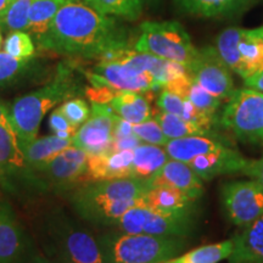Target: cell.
Returning a JSON list of instances; mask_svg holds the SVG:
<instances>
[{
    "mask_svg": "<svg viewBox=\"0 0 263 263\" xmlns=\"http://www.w3.org/2000/svg\"><path fill=\"white\" fill-rule=\"evenodd\" d=\"M37 43L43 49L67 57L100 59L128 48V33L120 22L83 0H66Z\"/></svg>",
    "mask_w": 263,
    "mask_h": 263,
    "instance_id": "1",
    "label": "cell"
},
{
    "mask_svg": "<svg viewBox=\"0 0 263 263\" xmlns=\"http://www.w3.org/2000/svg\"><path fill=\"white\" fill-rule=\"evenodd\" d=\"M146 188L145 180L136 178L99 180L78 186L71 203L85 221L114 226L128 210L139 206Z\"/></svg>",
    "mask_w": 263,
    "mask_h": 263,
    "instance_id": "2",
    "label": "cell"
},
{
    "mask_svg": "<svg viewBox=\"0 0 263 263\" xmlns=\"http://www.w3.org/2000/svg\"><path fill=\"white\" fill-rule=\"evenodd\" d=\"M77 93L78 81L73 68L68 64H60L57 74L49 83L16 99L9 106V121L20 145L34 140L45 115Z\"/></svg>",
    "mask_w": 263,
    "mask_h": 263,
    "instance_id": "3",
    "label": "cell"
},
{
    "mask_svg": "<svg viewBox=\"0 0 263 263\" xmlns=\"http://www.w3.org/2000/svg\"><path fill=\"white\" fill-rule=\"evenodd\" d=\"M105 263H162L185 248L184 238L133 234L121 230L98 238Z\"/></svg>",
    "mask_w": 263,
    "mask_h": 263,
    "instance_id": "4",
    "label": "cell"
},
{
    "mask_svg": "<svg viewBox=\"0 0 263 263\" xmlns=\"http://www.w3.org/2000/svg\"><path fill=\"white\" fill-rule=\"evenodd\" d=\"M45 230L59 263H105L98 239L61 210L49 215Z\"/></svg>",
    "mask_w": 263,
    "mask_h": 263,
    "instance_id": "5",
    "label": "cell"
},
{
    "mask_svg": "<svg viewBox=\"0 0 263 263\" xmlns=\"http://www.w3.org/2000/svg\"><path fill=\"white\" fill-rule=\"evenodd\" d=\"M134 50L178 62L186 68L197 52L189 34L177 21L143 22Z\"/></svg>",
    "mask_w": 263,
    "mask_h": 263,
    "instance_id": "6",
    "label": "cell"
},
{
    "mask_svg": "<svg viewBox=\"0 0 263 263\" xmlns=\"http://www.w3.org/2000/svg\"><path fill=\"white\" fill-rule=\"evenodd\" d=\"M221 122L239 140L263 143V93L252 88L234 90Z\"/></svg>",
    "mask_w": 263,
    "mask_h": 263,
    "instance_id": "7",
    "label": "cell"
},
{
    "mask_svg": "<svg viewBox=\"0 0 263 263\" xmlns=\"http://www.w3.org/2000/svg\"><path fill=\"white\" fill-rule=\"evenodd\" d=\"M114 226L117 230L133 234L184 238L193 230V213H161L132 207Z\"/></svg>",
    "mask_w": 263,
    "mask_h": 263,
    "instance_id": "8",
    "label": "cell"
},
{
    "mask_svg": "<svg viewBox=\"0 0 263 263\" xmlns=\"http://www.w3.org/2000/svg\"><path fill=\"white\" fill-rule=\"evenodd\" d=\"M222 200L234 224L246 227L263 216V185L257 180H236L223 185Z\"/></svg>",
    "mask_w": 263,
    "mask_h": 263,
    "instance_id": "9",
    "label": "cell"
},
{
    "mask_svg": "<svg viewBox=\"0 0 263 263\" xmlns=\"http://www.w3.org/2000/svg\"><path fill=\"white\" fill-rule=\"evenodd\" d=\"M188 72L197 84L219 100H229L234 93L230 70L219 58L216 48L197 49L195 58L188 66Z\"/></svg>",
    "mask_w": 263,
    "mask_h": 263,
    "instance_id": "10",
    "label": "cell"
},
{
    "mask_svg": "<svg viewBox=\"0 0 263 263\" xmlns=\"http://www.w3.org/2000/svg\"><path fill=\"white\" fill-rule=\"evenodd\" d=\"M116 117L108 105L91 103L89 117L72 137V145L87 151L89 155L110 151Z\"/></svg>",
    "mask_w": 263,
    "mask_h": 263,
    "instance_id": "11",
    "label": "cell"
},
{
    "mask_svg": "<svg viewBox=\"0 0 263 263\" xmlns=\"http://www.w3.org/2000/svg\"><path fill=\"white\" fill-rule=\"evenodd\" d=\"M89 154L87 151L71 145L55 155L47 163L42 164L29 172L41 173L48 182L58 186L83 185ZM77 186V188H78Z\"/></svg>",
    "mask_w": 263,
    "mask_h": 263,
    "instance_id": "12",
    "label": "cell"
},
{
    "mask_svg": "<svg viewBox=\"0 0 263 263\" xmlns=\"http://www.w3.org/2000/svg\"><path fill=\"white\" fill-rule=\"evenodd\" d=\"M28 240L16 213L0 201V263H20L26 256Z\"/></svg>",
    "mask_w": 263,
    "mask_h": 263,
    "instance_id": "13",
    "label": "cell"
},
{
    "mask_svg": "<svg viewBox=\"0 0 263 263\" xmlns=\"http://www.w3.org/2000/svg\"><path fill=\"white\" fill-rule=\"evenodd\" d=\"M248 162L249 160L238 150L227 145L197 156L189 161L188 164L200 179L211 180L215 177L223 174L241 173Z\"/></svg>",
    "mask_w": 263,
    "mask_h": 263,
    "instance_id": "14",
    "label": "cell"
},
{
    "mask_svg": "<svg viewBox=\"0 0 263 263\" xmlns=\"http://www.w3.org/2000/svg\"><path fill=\"white\" fill-rule=\"evenodd\" d=\"M133 156V150L106 151L89 155L83 185L99 180L132 178Z\"/></svg>",
    "mask_w": 263,
    "mask_h": 263,
    "instance_id": "15",
    "label": "cell"
},
{
    "mask_svg": "<svg viewBox=\"0 0 263 263\" xmlns=\"http://www.w3.org/2000/svg\"><path fill=\"white\" fill-rule=\"evenodd\" d=\"M146 186H171L189 194L197 200L202 195V180L186 162L170 159L155 176L145 180Z\"/></svg>",
    "mask_w": 263,
    "mask_h": 263,
    "instance_id": "16",
    "label": "cell"
},
{
    "mask_svg": "<svg viewBox=\"0 0 263 263\" xmlns=\"http://www.w3.org/2000/svg\"><path fill=\"white\" fill-rule=\"evenodd\" d=\"M196 200L189 194L171 186H147L139 206L161 213H193Z\"/></svg>",
    "mask_w": 263,
    "mask_h": 263,
    "instance_id": "17",
    "label": "cell"
},
{
    "mask_svg": "<svg viewBox=\"0 0 263 263\" xmlns=\"http://www.w3.org/2000/svg\"><path fill=\"white\" fill-rule=\"evenodd\" d=\"M233 252L228 263H263V216L233 238Z\"/></svg>",
    "mask_w": 263,
    "mask_h": 263,
    "instance_id": "18",
    "label": "cell"
},
{
    "mask_svg": "<svg viewBox=\"0 0 263 263\" xmlns=\"http://www.w3.org/2000/svg\"><path fill=\"white\" fill-rule=\"evenodd\" d=\"M227 146L222 139L212 136H190L170 139L164 145L170 159L188 163L195 157Z\"/></svg>",
    "mask_w": 263,
    "mask_h": 263,
    "instance_id": "19",
    "label": "cell"
},
{
    "mask_svg": "<svg viewBox=\"0 0 263 263\" xmlns=\"http://www.w3.org/2000/svg\"><path fill=\"white\" fill-rule=\"evenodd\" d=\"M255 0H174L183 12L200 17H221L248 8Z\"/></svg>",
    "mask_w": 263,
    "mask_h": 263,
    "instance_id": "20",
    "label": "cell"
},
{
    "mask_svg": "<svg viewBox=\"0 0 263 263\" xmlns=\"http://www.w3.org/2000/svg\"><path fill=\"white\" fill-rule=\"evenodd\" d=\"M20 145V144H18ZM72 145V139H62L55 134L48 137L35 138L29 143L21 144L20 149L24 154L28 170H34L47 163L55 155Z\"/></svg>",
    "mask_w": 263,
    "mask_h": 263,
    "instance_id": "21",
    "label": "cell"
},
{
    "mask_svg": "<svg viewBox=\"0 0 263 263\" xmlns=\"http://www.w3.org/2000/svg\"><path fill=\"white\" fill-rule=\"evenodd\" d=\"M28 174L24 154L11 126L0 123V177L9 174Z\"/></svg>",
    "mask_w": 263,
    "mask_h": 263,
    "instance_id": "22",
    "label": "cell"
},
{
    "mask_svg": "<svg viewBox=\"0 0 263 263\" xmlns=\"http://www.w3.org/2000/svg\"><path fill=\"white\" fill-rule=\"evenodd\" d=\"M108 106L118 117L123 118L132 124H138L151 118L149 100L141 93L122 90L117 91Z\"/></svg>",
    "mask_w": 263,
    "mask_h": 263,
    "instance_id": "23",
    "label": "cell"
},
{
    "mask_svg": "<svg viewBox=\"0 0 263 263\" xmlns=\"http://www.w3.org/2000/svg\"><path fill=\"white\" fill-rule=\"evenodd\" d=\"M132 162V178L147 180L162 168L170 160L164 147L153 144L141 143L133 150Z\"/></svg>",
    "mask_w": 263,
    "mask_h": 263,
    "instance_id": "24",
    "label": "cell"
},
{
    "mask_svg": "<svg viewBox=\"0 0 263 263\" xmlns=\"http://www.w3.org/2000/svg\"><path fill=\"white\" fill-rule=\"evenodd\" d=\"M239 52L241 58V76L249 78L263 67V29H242L239 41Z\"/></svg>",
    "mask_w": 263,
    "mask_h": 263,
    "instance_id": "25",
    "label": "cell"
},
{
    "mask_svg": "<svg viewBox=\"0 0 263 263\" xmlns=\"http://www.w3.org/2000/svg\"><path fill=\"white\" fill-rule=\"evenodd\" d=\"M157 106L161 108L162 112L177 115L184 120L207 128H211V124L215 121L212 117L200 112L188 99H183L167 89H162L161 91L159 99H157Z\"/></svg>",
    "mask_w": 263,
    "mask_h": 263,
    "instance_id": "26",
    "label": "cell"
},
{
    "mask_svg": "<svg viewBox=\"0 0 263 263\" xmlns=\"http://www.w3.org/2000/svg\"><path fill=\"white\" fill-rule=\"evenodd\" d=\"M66 0H33L28 15V29L31 37L39 41L50 27L52 18Z\"/></svg>",
    "mask_w": 263,
    "mask_h": 263,
    "instance_id": "27",
    "label": "cell"
},
{
    "mask_svg": "<svg viewBox=\"0 0 263 263\" xmlns=\"http://www.w3.org/2000/svg\"><path fill=\"white\" fill-rule=\"evenodd\" d=\"M35 60L17 59L8 52L0 51V88H8L18 84L35 71Z\"/></svg>",
    "mask_w": 263,
    "mask_h": 263,
    "instance_id": "28",
    "label": "cell"
},
{
    "mask_svg": "<svg viewBox=\"0 0 263 263\" xmlns=\"http://www.w3.org/2000/svg\"><path fill=\"white\" fill-rule=\"evenodd\" d=\"M233 248V239H229L217 244L200 246L179 257H173L162 263H219L223 259H228Z\"/></svg>",
    "mask_w": 263,
    "mask_h": 263,
    "instance_id": "29",
    "label": "cell"
},
{
    "mask_svg": "<svg viewBox=\"0 0 263 263\" xmlns=\"http://www.w3.org/2000/svg\"><path fill=\"white\" fill-rule=\"evenodd\" d=\"M156 121L159 122L163 134L167 139H177V138L190 137V136H212L215 134L211 132V128H207L200 124L190 122L184 118L168 112H161L156 116Z\"/></svg>",
    "mask_w": 263,
    "mask_h": 263,
    "instance_id": "30",
    "label": "cell"
},
{
    "mask_svg": "<svg viewBox=\"0 0 263 263\" xmlns=\"http://www.w3.org/2000/svg\"><path fill=\"white\" fill-rule=\"evenodd\" d=\"M241 28L230 27L223 31L216 39V50L230 71L241 76V58L239 52V41Z\"/></svg>",
    "mask_w": 263,
    "mask_h": 263,
    "instance_id": "31",
    "label": "cell"
},
{
    "mask_svg": "<svg viewBox=\"0 0 263 263\" xmlns=\"http://www.w3.org/2000/svg\"><path fill=\"white\" fill-rule=\"evenodd\" d=\"M101 14L136 21L143 12L141 0H83Z\"/></svg>",
    "mask_w": 263,
    "mask_h": 263,
    "instance_id": "32",
    "label": "cell"
},
{
    "mask_svg": "<svg viewBox=\"0 0 263 263\" xmlns=\"http://www.w3.org/2000/svg\"><path fill=\"white\" fill-rule=\"evenodd\" d=\"M32 2L33 0H14L0 18V27H5L10 32L27 31Z\"/></svg>",
    "mask_w": 263,
    "mask_h": 263,
    "instance_id": "33",
    "label": "cell"
},
{
    "mask_svg": "<svg viewBox=\"0 0 263 263\" xmlns=\"http://www.w3.org/2000/svg\"><path fill=\"white\" fill-rule=\"evenodd\" d=\"M186 99L195 106L200 112L207 115V116L215 118V115L221 106V100L215 95L210 94L209 91L203 89L200 84H197L193 80L190 89L186 95Z\"/></svg>",
    "mask_w": 263,
    "mask_h": 263,
    "instance_id": "34",
    "label": "cell"
},
{
    "mask_svg": "<svg viewBox=\"0 0 263 263\" xmlns=\"http://www.w3.org/2000/svg\"><path fill=\"white\" fill-rule=\"evenodd\" d=\"M4 50L17 59H31L34 57L35 48L31 34L24 31L11 32L5 39Z\"/></svg>",
    "mask_w": 263,
    "mask_h": 263,
    "instance_id": "35",
    "label": "cell"
},
{
    "mask_svg": "<svg viewBox=\"0 0 263 263\" xmlns=\"http://www.w3.org/2000/svg\"><path fill=\"white\" fill-rule=\"evenodd\" d=\"M59 108L76 129H78L88 120L90 115L89 105L81 98L68 99Z\"/></svg>",
    "mask_w": 263,
    "mask_h": 263,
    "instance_id": "36",
    "label": "cell"
},
{
    "mask_svg": "<svg viewBox=\"0 0 263 263\" xmlns=\"http://www.w3.org/2000/svg\"><path fill=\"white\" fill-rule=\"evenodd\" d=\"M133 133L139 138L141 143L153 144V145L164 146L168 141L167 137L164 136L159 122L153 118L138 124H133Z\"/></svg>",
    "mask_w": 263,
    "mask_h": 263,
    "instance_id": "37",
    "label": "cell"
},
{
    "mask_svg": "<svg viewBox=\"0 0 263 263\" xmlns=\"http://www.w3.org/2000/svg\"><path fill=\"white\" fill-rule=\"evenodd\" d=\"M49 128L55 136L62 139H72L77 129L68 122V120L64 116L60 108H55L49 117Z\"/></svg>",
    "mask_w": 263,
    "mask_h": 263,
    "instance_id": "38",
    "label": "cell"
},
{
    "mask_svg": "<svg viewBox=\"0 0 263 263\" xmlns=\"http://www.w3.org/2000/svg\"><path fill=\"white\" fill-rule=\"evenodd\" d=\"M241 173L254 180H257L263 185V155L258 160H249L248 164H246Z\"/></svg>",
    "mask_w": 263,
    "mask_h": 263,
    "instance_id": "39",
    "label": "cell"
},
{
    "mask_svg": "<svg viewBox=\"0 0 263 263\" xmlns=\"http://www.w3.org/2000/svg\"><path fill=\"white\" fill-rule=\"evenodd\" d=\"M141 144L136 134H132V136L122 137V138H116L112 140L111 144L110 151H121V150H134L136 147Z\"/></svg>",
    "mask_w": 263,
    "mask_h": 263,
    "instance_id": "40",
    "label": "cell"
},
{
    "mask_svg": "<svg viewBox=\"0 0 263 263\" xmlns=\"http://www.w3.org/2000/svg\"><path fill=\"white\" fill-rule=\"evenodd\" d=\"M133 133V124L128 121L123 120L121 117H116V121H115L114 126V139L116 138H122L127 136H132Z\"/></svg>",
    "mask_w": 263,
    "mask_h": 263,
    "instance_id": "41",
    "label": "cell"
},
{
    "mask_svg": "<svg viewBox=\"0 0 263 263\" xmlns=\"http://www.w3.org/2000/svg\"><path fill=\"white\" fill-rule=\"evenodd\" d=\"M244 81L245 85L248 88H252V89H256L263 93V67Z\"/></svg>",
    "mask_w": 263,
    "mask_h": 263,
    "instance_id": "42",
    "label": "cell"
},
{
    "mask_svg": "<svg viewBox=\"0 0 263 263\" xmlns=\"http://www.w3.org/2000/svg\"><path fill=\"white\" fill-rule=\"evenodd\" d=\"M0 123L10 126L9 121V107L0 100Z\"/></svg>",
    "mask_w": 263,
    "mask_h": 263,
    "instance_id": "43",
    "label": "cell"
},
{
    "mask_svg": "<svg viewBox=\"0 0 263 263\" xmlns=\"http://www.w3.org/2000/svg\"><path fill=\"white\" fill-rule=\"evenodd\" d=\"M26 263H54L51 261V259H49L48 257H45V256H43L42 254H35L33 255L31 258L27 259V262Z\"/></svg>",
    "mask_w": 263,
    "mask_h": 263,
    "instance_id": "44",
    "label": "cell"
},
{
    "mask_svg": "<svg viewBox=\"0 0 263 263\" xmlns=\"http://www.w3.org/2000/svg\"><path fill=\"white\" fill-rule=\"evenodd\" d=\"M12 2H14V0H0V18L3 17V15H4L8 6L11 4Z\"/></svg>",
    "mask_w": 263,
    "mask_h": 263,
    "instance_id": "45",
    "label": "cell"
},
{
    "mask_svg": "<svg viewBox=\"0 0 263 263\" xmlns=\"http://www.w3.org/2000/svg\"><path fill=\"white\" fill-rule=\"evenodd\" d=\"M2 42H3V37H2V31H0V48H2Z\"/></svg>",
    "mask_w": 263,
    "mask_h": 263,
    "instance_id": "46",
    "label": "cell"
},
{
    "mask_svg": "<svg viewBox=\"0 0 263 263\" xmlns=\"http://www.w3.org/2000/svg\"><path fill=\"white\" fill-rule=\"evenodd\" d=\"M141 2H147V3H151V2H155V0H141Z\"/></svg>",
    "mask_w": 263,
    "mask_h": 263,
    "instance_id": "47",
    "label": "cell"
},
{
    "mask_svg": "<svg viewBox=\"0 0 263 263\" xmlns=\"http://www.w3.org/2000/svg\"><path fill=\"white\" fill-rule=\"evenodd\" d=\"M262 29H263V27H262Z\"/></svg>",
    "mask_w": 263,
    "mask_h": 263,
    "instance_id": "48",
    "label": "cell"
}]
</instances>
